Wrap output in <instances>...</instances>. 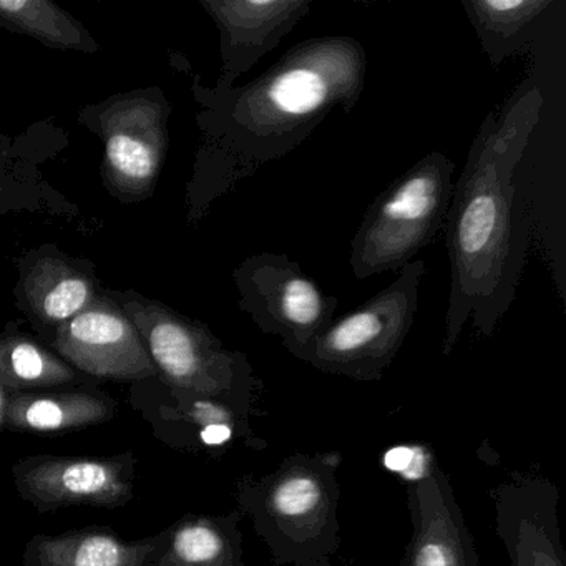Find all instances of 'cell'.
Returning <instances> with one entry per match:
<instances>
[{
	"label": "cell",
	"instance_id": "6da1fadb",
	"mask_svg": "<svg viewBox=\"0 0 566 566\" xmlns=\"http://www.w3.org/2000/svg\"><path fill=\"white\" fill-rule=\"evenodd\" d=\"M545 94L523 81L493 108L476 132L447 213L450 294L443 356H450L472 327L490 337L512 306L528 250L526 201L520 198L523 157L542 117Z\"/></svg>",
	"mask_w": 566,
	"mask_h": 566
},
{
	"label": "cell",
	"instance_id": "7a4b0ae2",
	"mask_svg": "<svg viewBox=\"0 0 566 566\" xmlns=\"http://www.w3.org/2000/svg\"><path fill=\"white\" fill-rule=\"evenodd\" d=\"M366 75L363 44L347 35H326L294 45L250 84L214 94V188L230 190L300 147L334 108L353 114Z\"/></svg>",
	"mask_w": 566,
	"mask_h": 566
},
{
	"label": "cell",
	"instance_id": "3957f363",
	"mask_svg": "<svg viewBox=\"0 0 566 566\" xmlns=\"http://www.w3.org/2000/svg\"><path fill=\"white\" fill-rule=\"evenodd\" d=\"M339 453H296L266 475L238 482L240 512L276 565L303 566L339 549Z\"/></svg>",
	"mask_w": 566,
	"mask_h": 566
},
{
	"label": "cell",
	"instance_id": "277c9868",
	"mask_svg": "<svg viewBox=\"0 0 566 566\" xmlns=\"http://www.w3.org/2000/svg\"><path fill=\"white\" fill-rule=\"evenodd\" d=\"M455 165L442 151L420 158L373 201L350 241L356 280L400 271L446 224Z\"/></svg>",
	"mask_w": 566,
	"mask_h": 566
},
{
	"label": "cell",
	"instance_id": "5b68a950",
	"mask_svg": "<svg viewBox=\"0 0 566 566\" xmlns=\"http://www.w3.org/2000/svg\"><path fill=\"white\" fill-rule=\"evenodd\" d=\"M124 313L140 333L168 389L223 400L251 416L261 382L247 354L228 349L207 326L164 304L128 301Z\"/></svg>",
	"mask_w": 566,
	"mask_h": 566
},
{
	"label": "cell",
	"instance_id": "8992f818",
	"mask_svg": "<svg viewBox=\"0 0 566 566\" xmlns=\"http://www.w3.org/2000/svg\"><path fill=\"white\" fill-rule=\"evenodd\" d=\"M426 274V261L407 264L386 290L333 319L323 333L291 356L333 376L359 382L382 379L409 336Z\"/></svg>",
	"mask_w": 566,
	"mask_h": 566
},
{
	"label": "cell",
	"instance_id": "52a82bcc",
	"mask_svg": "<svg viewBox=\"0 0 566 566\" xmlns=\"http://www.w3.org/2000/svg\"><path fill=\"white\" fill-rule=\"evenodd\" d=\"M240 307L258 329L277 336L287 353L306 346L323 333L336 314L339 300L321 290L300 263L287 254L258 253L234 271Z\"/></svg>",
	"mask_w": 566,
	"mask_h": 566
},
{
	"label": "cell",
	"instance_id": "ba28073f",
	"mask_svg": "<svg viewBox=\"0 0 566 566\" xmlns=\"http://www.w3.org/2000/svg\"><path fill=\"white\" fill-rule=\"evenodd\" d=\"M137 457H25L12 469L19 495L41 513L65 506L118 509L134 499Z\"/></svg>",
	"mask_w": 566,
	"mask_h": 566
},
{
	"label": "cell",
	"instance_id": "9c48e42d",
	"mask_svg": "<svg viewBox=\"0 0 566 566\" xmlns=\"http://www.w3.org/2000/svg\"><path fill=\"white\" fill-rule=\"evenodd\" d=\"M55 349L88 376L108 380H147L158 377L140 333L124 311L95 300L77 316L61 324Z\"/></svg>",
	"mask_w": 566,
	"mask_h": 566
},
{
	"label": "cell",
	"instance_id": "30bf717a",
	"mask_svg": "<svg viewBox=\"0 0 566 566\" xmlns=\"http://www.w3.org/2000/svg\"><path fill=\"white\" fill-rule=\"evenodd\" d=\"M412 538L399 566H482L449 476L430 453L409 482Z\"/></svg>",
	"mask_w": 566,
	"mask_h": 566
},
{
	"label": "cell",
	"instance_id": "8fae6325",
	"mask_svg": "<svg viewBox=\"0 0 566 566\" xmlns=\"http://www.w3.org/2000/svg\"><path fill=\"white\" fill-rule=\"evenodd\" d=\"M496 535L512 566H566L559 532V493L542 476L515 473L496 486Z\"/></svg>",
	"mask_w": 566,
	"mask_h": 566
},
{
	"label": "cell",
	"instance_id": "7c38bea8",
	"mask_svg": "<svg viewBox=\"0 0 566 566\" xmlns=\"http://www.w3.org/2000/svg\"><path fill=\"white\" fill-rule=\"evenodd\" d=\"M221 34L223 74L217 94L270 54L310 14L313 0H203Z\"/></svg>",
	"mask_w": 566,
	"mask_h": 566
},
{
	"label": "cell",
	"instance_id": "4fadbf2b",
	"mask_svg": "<svg viewBox=\"0 0 566 566\" xmlns=\"http://www.w3.org/2000/svg\"><path fill=\"white\" fill-rule=\"evenodd\" d=\"M107 164L125 187H148L160 170L165 151L164 117L144 101L117 105L105 120Z\"/></svg>",
	"mask_w": 566,
	"mask_h": 566
},
{
	"label": "cell",
	"instance_id": "5bb4252c",
	"mask_svg": "<svg viewBox=\"0 0 566 566\" xmlns=\"http://www.w3.org/2000/svg\"><path fill=\"white\" fill-rule=\"evenodd\" d=\"M170 392L171 403H161L150 413L155 432L171 447L220 449L233 440H248L253 433L250 413L223 400Z\"/></svg>",
	"mask_w": 566,
	"mask_h": 566
},
{
	"label": "cell",
	"instance_id": "9a60e30c",
	"mask_svg": "<svg viewBox=\"0 0 566 566\" xmlns=\"http://www.w3.org/2000/svg\"><path fill=\"white\" fill-rule=\"evenodd\" d=\"M117 403L101 390H45L9 394L6 429L61 436L114 419Z\"/></svg>",
	"mask_w": 566,
	"mask_h": 566
},
{
	"label": "cell",
	"instance_id": "2e32d148",
	"mask_svg": "<svg viewBox=\"0 0 566 566\" xmlns=\"http://www.w3.org/2000/svg\"><path fill=\"white\" fill-rule=\"evenodd\" d=\"M164 542L165 532L135 542L98 528L35 535L25 546L24 566H147Z\"/></svg>",
	"mask_w": 566,
	"mask_h": 566
},
{
	"label": "cell",
	"instance_id": "e0dca14e",
	"mask_svg": "<svg viewBox=\"0 0 566 566\" xmlns=\"http://www.w3.org/2000/svg\"><path fill=\"white\" fill-rule=\"evenodd\" d=\"M243 513L185 516L165 530V542L147 566H250L244 562Z\"/></svg>",
	"mask_w": 566,
	"mask_h": 566
},
{
	"label": "cell",
	"instance_id": "ac0fdd59",
	"mask_svg": "<svg viewBox=\"0 0 566 566\" xmlns=\"http://www.w3.org/2000/svg\"><path fill=\"white\" fill-rule=\"evenodd\" d=\"M556 0H462L490 65L499 69L538 39Z\"/></svg>",
	"mask_w": 566,
	"mask_h": 566
},
{
	"label": "cell",
	"instance_id": "d6986e66",
	"mask_svg": "<svg viewBox=\"0 0 566 566\" xmlns=\"http://www.w3.org/2000/svg\"><path fill=\"white\" fill-rule=\"evenodd\" d=\"M25 296L35 316L59 326L95 301L91 280L54 258H44L32 268Z\"/></svg>",
	"mask_w": 566,
	"mask_h": 566
},
{
	"label": "cell",
	"instance_id": "ffe728a7",
	"mask_svg": "<svg viewBox=\"0 0 566 566\" xmlns=\"http://www.w3.org/2000/svg\"><path fill=\"white\" fill-rule=\"evenodd\" d=\"M75 379L77 374L67 363L31 337L22 334L0 336V386L8 392L51 389Z\"/></svg>",
	"mask_w": 566,
	"mask_h": 566
},
{
	"label": "cell",
	"instance_id": "44dd1931",
	"mask_svg": "<svg viewBox=\"0 0 566 566\" xmlns=\"http://www.w3.org/2000/svg\"><path fill=\"white\" fill-rule=\"evenodd\" d=\"M0 24L52 48L85 52L98 49L82 25L48 0H0Z\"/></svg>",
	"mask_w": 566,
	"mask_h": 566
},
{
	"label": "cell",
	"instance_id": "7402d4cb",
	"mask_svg": "<svg viewBox=\"0 0 566 566\" xmlns=\"http://www.w3.org/2000/svg\"><path fill=\"white\" fill-rule=\"evenodd\" d=\"M9 394L4 387L0 386V430L6 429V416H8Z\"/></svg>",
	"mask_w": 566,
	"mask_h": 566
},
{
	"label": "cell",
	"instance_id": "603a6c76",
	"mask_svg": "<svg viewBox=\"0 0 566 566\" xmlns=\"http://www.w3.org/2000/svg\"><path fill=\"white\" fill-rule=\"evenodd\" d=\"M303 566H331L329 559H319V562L306 563Z\"/></svg>",
	"mask_w": 566,
	"mask_h": 566
}]
</instances>
